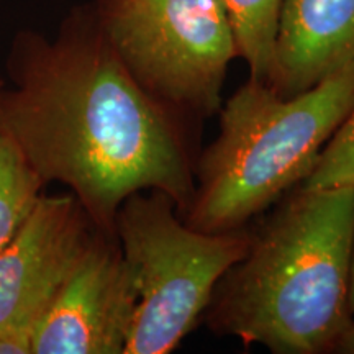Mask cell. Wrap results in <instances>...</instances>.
I'll use <instances>...</instances> for the list:
<instances>
[{"mask_svg": "<svg viewBox=\"0 0 354 354\" xmlns=\"http://www.w3.org/2000/svg\"><path fill=\"white\" fill-rule=\"evenodd\" d=\"M3 86H6V81H3V79H2V77H0V88H2Z\"/></svg>", "mask_w": 354, "mask_h": 354, "instance_id": "obj_15", "label": "cell"}, {"mask_svg": "<svg viewBox=\"0 0 354 354\" xmlns=\"http://www.w3.org/2000/svg\"><path fill=\"white\" fill-rule=\"evenodd\" d=\"M349 308L354 315V248H353V263H351V282H349Z\"/></svg>", "mask_w": 354, "mask_h": 354, "instance_id": "obj_14", "label": "cell"}, {"mask_svg": "<svg viewBox=\"0 0 354 354\" xmlns=\"http://www.w3.org/2000/svg\"><path fill=\"white\" fill-rule=\"evenodd\" d=\"M161 190L131 194L115 216V236L136 295L123 354L174 351L209 307L216 284L246 254L245 230L190 228Z\"/></svg>", "mask_w": 354, "mask_h": 354, "instance_id": "obj_4", "label": "cell"}, {"mask_svg": "<svg viewBox=\"0 0 354 354\" xmlns=\"http://www.w3.org/2000/svg\"><path fill=\"white\" fill-rule=\"evenodd\" d=\"M136 295L117 236L97 230L30 339L32 354H123Z\"/></svg>", "mask_w": 354, "mask_h": 354, "instance_id": "obj_7", "label": "cell"}, {"mask_svg": "<svg viewBox=\"0 0 354 354\" xmlns=\"http://www.w3.org/2000/svg\"><path fill=\"white\" fill-rule=\"evenodd\" d=\"M109 43L141 87L171 112L210 117L238 56L220 0H95Z\"/></svg>", "mask_w": 354, "mask_h": 354, "instance_id": "obj_5", "label": "cell"}, {"mask_svg": "<svg viewBox=\"0 0 354 354\" xmlns=\"http://www.w3.org/2000/svg\"><path fill=\"white\" fill-rule=\"evenodd\" d=\"M284 0H220L232 26L238 56L246 61L250 79L268 82Z\"/></svg>", "mask_w": 354, "mask_h": 354, "instance_id": "obj_9", "label": "cell"}, {"mask_svg": "<svg viewBox=\"0 0 354 354\" xmlns=\"http://www.w3.org/2000/svg\"><path fill=\"white\" fill-rule=\"evenodd\" d=\"M353 248L354 185L300 187L218 281L210 328L274 354L333 351L354 323Z\"/></svg>", "mask_w": 354, "mask_h": 354, "instance_id": "obj_2", "label": "cell"}, {"mask_svg": "<svg viewBox=\"0 0 354 354\" xmlns=\"http://www.w3.org/2000/svg\"><path fill=\"white\" fill-rule=\"evenodd\" d=\"M354 185V107L322 149L317 165L302 189H331Z\"/></svg>", "mask_w": 354, "mask_h": 354, "instance_id": "obj_11", "label": "cell"}, {"mask_svg": "<svg viewBox=\"0 0 354 354\" xmlns=\"http://www.w3.org/2000/svg\"><path fill=\"white\" fill-rule=\"evenodd\" d=\"M353 107L354 63L292 97L250 79L220 107L185 223L205 233L241 230L307 179Z\"/></svg>", "mask_w": 354, "mask_h": 354, "instance_id": "obj_3", "label": "cell"}, {"mask_svg": "<svg viewBox=\"0 0 354 354\" xmlns=\"http://www.w3.org/2000/svg\"><path fill=\"white\" fill-rule=\"evenodd\" d=\"M44 187L20 149L0 131V250L24 227Z\"/></svg>", "mask_w": 354, "mask_h": 354, "instance_id": "obj_10", "label": "cell"}, {"mask_svg": "<svg viewBox=\"0 0 354 354\" xmlns=\"http://www.w3.org/2000/svg\"><path fill=\"white\" fill-rule=\"evenodd\" d=\"M0 88V131L44 184L69 187L97 230L115 236L131 194L161 190L184 215L196 176L174 112L128 73L92 6L74 8L53 39L20 32Z\"/></svg>", "mask_w": 354, "mask_h": 354, "instance_id": "obj_1", "label": "cell"}, {"mask_svg": "<svg viewBox=\"0 0 354 354\" xmlns=\"http://www.w3.org/2000/svg\"><path fill=\"white\" fill-rule=\"evenodd\" d=\"M97 232L74 194H43L0 250V336L25 344ZM32 354V353H30Z\"/></svg>", "mask_w": 354, "mask_h": 354, "instance_id": "obj_6", "label": "cell"}, {"mask_svg": "<svg viewBox=\"0 0 354 354\" xmlns=\"http://www.w3.org/2000/svg\"><path fill=\"white\" fill-rule=\"evenodd\" d=\"M333 351L343 354H354V323L349 326V330L338 339Z\"/></svg>", "mask_w": 354, "mask_h": 354, "instance_id": "obj_12", "label": "cell"}, {"mask_svg": "<svg viewBox=\"0 0 354 354\" xmlns=\"http://www.w3.org/2000/svg\"><path fill=\"white\" fill-rule=\"evenodd\" d=\"M354 63V0H284L269 79L297 95Z\"/></svg>", "mask_w": 354, "mask_h": 354, "instance_id": "obj_8", "label": "cell"}, {"mask_svg": "<svg viewBox=\"0 0 354 354\" xmlns=\"http://www.w3.org/2000/svg\"><path fill=\"white\" fill-rule=\"evenodd\" d=\"M0 354H30V349L19 342L0 336Z\"/></svg>", "mask_w": 354, "mask_h": 354, "instance_id": "obj_13", "label": "cell"}]
</instances>
